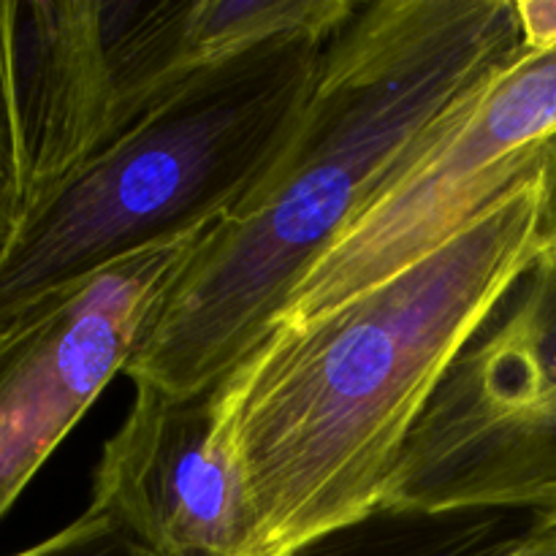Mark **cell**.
<instances>
[{
    "label": "cell",
    "mask_w": 556,
    "mask_h": 556,
    "mask_svg": "<svg viewBox=\"0 0 556 556\" xmlns=\"http://www.w3.org/2000/svg\"><path fill=\"white\" fill-rule=\"evenodd\" d=\"M546 166L548 141L454 239L315 318L275 324L212 386V443L253 556H293L386 508L451 364L552 242Z\"/></svg>",
    "instance_id": "cell-1"
},
{
    "label": "cell",
    "mask_w": 556,
    "mask_h": 556,
    "mask_svg": "<svg viewBox=\"0 0 556 556\" xmlns=\"http://www.w3.org/2000/svg\"><path fill=\"white\" fill-rule=\"evenodd\" d=\"M525 52L516 0H362L326 43L288 144L206 231L123 375L212 389L438 125Z\"/></svg>",
    "instance_id": "cell-2"
},
{
    "label": "cell",
    "mask_w": 556,
    "mask_h": 556,
    "mask_svg": "<svg viewBox=\"0 0 556 556\" xmlns=\"http://www.w3.org/2000/svg\"><path fill=\"white\" fill-rule=\"evenodd\" d=\"M337 30L210 65L43 190L0 244V337L117 261L231 215L291 139Z\"/></svg>",
    "instance_id": "cell-3"
},
{
    "label": "cell",
    "mask_w": 556,
    "mask_h": 556,
    "mask_svg": "<svg viewBox=\"0 0 556 556\" xmlns=\"http://www.w3.org/2000/svg\"><path fill=\"white\" fill-rule=\"evenodd\" d=\"M386 508L510 510L556 535V239L478 326L407 438Z\"/></svg>",
    "instance_id": "cell-4"
},
{
    "label": "cell",
    "mask_w": 556,
    "mask_h": 556,
    "mask_svg": "<svg viewBox=\"0 0 556 556\" xmlns=\"http://www.w3.org/2000/svg\"><path fill=\"white\" fill-rule=\"evenodd\" d=\"M556 134V49L467 98L315 261L275 324H302L454 239Z\"/></svg>",
    "instance_id": "cell-5"
},
{
    "label": "cell",
    "mask_w": 556,
    "mask_h": 556,
    "mask_svg": "<svg viewBox=\"0 0 556 556\" xmlns=\"http://www.w3.org/2000/svg\"><path fill=\"white\" fill-rule=\"evenodd\" d=\"M206 231L117 261L0 337V521L125 372Z\"/></svg>",
    "instance_id": "cell-6"
},
{
    "label": "cell",
    "mask_w": 556,
    "mask_h": 556,
    "mask_svg": "<svg viewBox=\"0 0 556 556\" xmlns=\"http://www.w3.org/2000/svg\"><path fill=\"white\" fill-rule=\"evenodd\" d=\"M134 389L92 470L87 510L150 556H253L242 494L212 443V389Z\"/></svg>",
    "instance_id": "cell-7"
},
{
    "label": "cell",
    "mask_w": 556,
    "mask_h": 556,
    "mask_svg": "<svg viewBox=\"0 0 556 556\" xmlns=\"http://www.w3.org/2000/svg\"><path fill=\"white\" fill-rule=\"evenodd\" d=\"M358 3L101 0L112 139L210 65L288 33L337 30L356 14Z\"/></svg>",
    "instance_id": "cell-8"
},
{
    "label": "cell",
    "mask_w": 556,
    "mask_h": 556,
    "mask_svg": "<svg viewBox=\"0 0 556 556\" xmlns=\"http://www.w3.org/2000/svg\"><path fill=\"white\" fill-rule=\"evenodd\" d=\"M532 521L510 510L418 514L383 508L293 556H510L532 535ZM11 556H150L106 519L85 510L47 541Z\"/></svg>",
    "instance_id": "cell-9"
},
{
    "label": "cell",
    "mask_w": 556,
    "mask_h": 556,
    "mask_svg": "<svg viewBox=\"0 0 556 556\" xmlns=\"http://www.w3.org/2000/svg\"><path fill=\"white\" fill-rule=\"evenodd\" d=\"M14 22L16 0H0V210L9 212L16 226L30 204V188L16 90Z\"/></svg>",
    "instance_id": "cell-10"
},
{
    "label": "cell",
    "mask_w": 556,
    "mask_h": 556,
    "mask_svg": "<svg viewBox=\"0 0 556 556\" xmlns=\"http://www.w3.org/2000/svg\"><path fill=\"white\" fill-rule=\"evenodd\" d=\"M516 14L530 52L556 49V0H516Z\"/></svg>",
    "instance_id": "cell-11"
},
{
    "label": "cell",
    "mask_w": 556,
    "mask_h": 556,
    "mask_svg": "<svg viewBox=\"0 0 556 556\" xmlns=\"http://www.w3.org/2000/svg\"><path fill=\"white\" fill-rule=\"evenodd\" d=\"M546 220L548 237L556 239V134L548 139V166H546Z\"/></svg>",
    "instance_id": "cell-12"
},
{
    "label": "cell",
    "mask_w": 556,
    "mask_h": 556,
    "mask_svg": "<svg viewBox=\"0 0 556 556\" xmlns=\"http://www.w3.org/2000/svg\"><path fill=\"white\" fill-rule=\"evenodd\" d=\"M510 556H556V535H530Z\"/></svg>",
    "instance_id": "cell-13"
},
{
    "label": "cell",
    "mask_w": 556,
    "mask_h": 556,
    "mask_svg": "<svg viewBox=\"0 0 556 556\" xmlns=\"http://www.w3.org/2000/svg\"><path fill=\"white\" fill-rule=\"evenodd\" d=\"M11 228H14V217H11L9 212L0 210V244L5 242V237L11 233Z\"/></svg>",
    "instance_id": "cell-14"
}]
</instances>
